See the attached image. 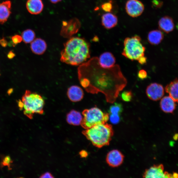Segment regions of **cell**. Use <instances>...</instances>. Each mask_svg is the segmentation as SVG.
<instances>
[{
	"label": "cell",
	"instance_id": "ba28073f",
	"mask_svg": "<svg viewBox=\"0 0 178 178\" xmlns=\"http://www.w3.org/2000/svg\"><path fill=\"white\" fill-rule=\"evenodd\" d=\"M144 178H173L172 175L164 171L163 165H154L145 171L143 175Z\"/></svg>",
	"mask_w": 178,
	"mask_h": 178
},
{
	"label": "cell",
	"instance_id": "603a6c76",
	"mask_svg": "<svg viewBox=\"0 0 178 178\" xmlns=\"http://www.w3.org/2000/svg\"><path fill=\"white\" fill-rule=\"evenodd\" d=\"M21 36L23 42L26 44H28L35 39V34L33 30L28 29L22 32Z\"/></svg>",
	"mask_w": 178,
	"mask_h": 178
},
{
	"label": "cell",
	"instance_id": "8fae6325",
	"mask_svg": "<svg viewBox=\"0 0 178 178\" xmlns=\"http://www.w3.org/2000/svg\"><path fill=\"white\" fill-rule=\"evenodd\" d=\"M124 156L120 151L113 150L107 153L106 158L107 163L112 167L120 166L123 162Z\"/></svg>",
	"mask_w": 178,
	"mask_h": 178
},
{
	"label": "cell",
	"instance_id": "4dcf8cb0",
	"mask_svg": "<svg viewBox=\"0 0 178 178\" xmlns=\"http://www.w3.org/2000/svg\"><path fill=\"white\" fill-rule=\"evenodd\" d=\"M152 2L153 6L156 8H161L163 4V2L159 0H153Z\"/></svg>",
	"mask_w": 178,
	"mask_h": 178
},
{
	"label": "cell",
	"instance_id": "7a4b0ae2",
	"mask_svg": "<svg viewBox=\"0 0 178 178\" xmlns=\"http://www.w3.org/2000/svg\"><path fill=\"white\" fill-rule=\"evenodd\" d=\"M61 53V61L72 66H78L90 57L89 45L84 39L73 37L64 44Z\"/></svg>",
	"mask_w": 178,
	"mask_h": 178
},
{
	"label": "cell",
	"instance_id": "74e56055",
	"mask_svg": "<svg viewBox=\"0 0 178 178\" xmlns=\"http://www.w3.org/2000/svg\"><path fill=\"white\" fill-rule=\"evenodd\" d=\"M172 176H173V177L178 178V174L176 173H174L172 175Z\"/></svg>",
	"mask_w": 178,
	"mask_h": 178
},
{
	"label": "cell",
	"instance_id": "f1b7e54d",
	"mask_svg": "<svg viewBox=\"0 0 178 178\" xmlns=\"http://www.w3.org/2000/svg\"><path fill=\"white\" fill-rule=\"evenodd\" d=\"M138 76L139 78L141 80L146 79L148 77L147 72L144 70H140L138 73Z\"/></svg>",
	"mask_w": 178,
	"mask_h": 178
},
{
	"label": "cell",
	"instance_id": "3957f363",
	"mask_svg": "<svg viewBox=\"0 0 178 178\" xmlns=\"http://www.w3.org/2000/svg\"><path fill=\"white\" fill-rule=\"evenodd\" d=\"M82 133L94 146L99 148L108 145L114 135L112 126L106 123L86 129Z\"/></svg>",
	"mask_w": 178,
	"mask_h": 178
},
{
	"label": "cell",
	"instance_id": "d6986e66",
	"mask_svg": "<svg viewBox=\"0 0 178 178\" xmlns=\"http://www.w3.org/2000/svg\"><path fill=\"white\" fill-rule=\"evenodd\" d=\"M30 48L32 52L35 54L41 55L46 51L47 45L44 40L38 38L35 39L31 43Z\"/></svg>",
	"mask_w": 178,
	"mask_h": 178
},
{
	"label": "cell",
	"instance_id": "4fadbf2b",
	"mask_svg": "<svg viewBox=\"0 0 178 178\" xmlns=\"http://www.w3.org/2000/svg\"><path fill=\"white\" fill-rule=\"evenodd\" d=\"M158 26L161 30L169 34L173 31L175 28L173 19L169 16H165L159 20Z\"/></svg>",
	"mask_w": 178,
	"mask_h": 178
},
{
	"label": "cell",
	"instance_id": "f35d334b",
	"mask_svg": "<svg viewBox=\"0 0 178 178\" xmlns=\"http://www.w3.org/2000/svg\"><path fill=\"white\" fill-rule=\"evenodd\" d=\"M0 75H1V74H0Z\"/></svg>",
	"mask_w": 178,
	"mask_h": 178
},
{
	"label": "cell",
	"instance_id": "5b68a950",
	"mask_svg": "<svg viewBox=\"0 0 178 178\" xmlns=\"http://www.w3.org/2000/svg\"><path fill=\"white\" fill-rule=\"evenodd\" d=\"M124 47L122 55L132 61H138L140 57L144 56L145 48L139 36L126 38L124 41Z\"/></svg>",
	"mask_w": 178,
	"mask_h": 178
},
{
	"label": "cell",
	"instance_id": "6da1fadb",
	"mask_svg": "<svg viewBox=\"0 0 178 178\" xmlns=\"http://www.w3.org/2000/svg\"><path fill=\"white\" fill-rule=\"evenodd\" d=\"M94 59L95 64L91 76L89 91L94 94L103 93L107 102L113 103L120 92L126 87L127 80L117 65L111 68L105 69L100 66L98 58Z\"/></svg>",
	"mask_w": 178,
	"mask_h": 178
},
{
	"label": "cell",
	"instance_id": "7c38bea8",
	"mask_svg": "<svg viewBox=\"0 0 178 178\" xmlns=\"http://www.w3.org/2000/svg\"><path fill=\"white\" fill-rule=\"evenodd\" d=\"M116 62L114 56L109 52H106L102 54L98 58L100 66L105 69L111 68L114 66Z\"/></svg>",
	"mask_w": 178,
	"mask_h": 178
},
{
	"label": "cell",
	"instance_id": "836d02e7",
	"mask_svg": "<svg viewBox=\"0 0 178 178\" xmlns=\"http://www.w3.org/2000/svg\"><path fill=\"white\" fill-rule=\"evenodd\" d=\"M40 178H53L51 174L49 172H46V173L42 175L40 177Z\"/></svg>",
	"mask_w": 178,
	"mask_h": 178
},
{
	"label": "cell",
	"instance_id": "30bf717a",
	"mask_svg": "<svg viewBox=\"0 0 178 178\" xmlns=\"http://www.w3.org/2000/svg\"><path fill=\"white\" fill-rule=\"evenodd\" d=\"M164 91L162 85L157 83H153L148 86L146 93L150 99L157 101L163 98L164 95Z\"/></svg>",
	"mask_w": 178,
	"mask_h": 178
},
{
	"label": "cell",
	"instance_id": "9c48e42d",
	"mask_svg": "<svg viewBox=\"0 0 178 178\" xmlns=\"http://www.w3.org/2000/svg\"><path fill=\"white\" fill-rule=\"evenodd\" d=\"M144 9V4L139 0H128L126 5V10L130 17H139L143 12Z\"/></svg>",
	"mask_w": 178,
	"mask_h": 178
},
{
	"label": "cell",
	"instance_id": "d4e9b609",
	"mask_svg": "<svg viewBox=\"0 0 178 178\" xmlns=\"http://www.w3.org/2000/svg\"><path fill=\"white\" fill-rule=\"evenodd\" d=\"M122 99L126 102H130L133 98V94L131 91H126L123 92L121 95Z\"/></svg>",
	"mask_w": 178,
	"mask_h": 178
},
{
	"label": "cell",
	"instance_id": "484cf974",
	"mask_svg": "<svg viewBox=\"0 0 178 178\" xmlns=\"http://www.w3.org/2000/svg\"><path fill=\"white\" fill-rule=\"evenodd\" d=\"M12 162L13 161L10 156H5L2 159L1 167L7 166L9 168H10Z\"/></svg>",
	"mask_w": 178,
	"mask_h": 178
},
{
	"label": "cell",
	"instance_id": "ffe728a7",
	"mask_svg": "<svg viewBox=\"0 0 178 178\" xmlns=\"http://www.w3.org/2000/svg\"><path fill=\"white\" fill-rule=\"evenodd\" d=\"M164 38V35L162 31L158 30L151 31L149 32L148 39L149 43L154 45L160 43Z\"/></svg>",
	"mask_w": 178,
	"mask_h": 178
},
{
	"label": "cell",
	"instance_id": "d590c367",
	"mask_svg": "<svg viewBox=\"0 0 178 178\" xmlns=\"http://www.w3.org/2000/svg\"><path fill=\"white\" fill-rule=\"evenodd\" d=\"M15 56V54L12 51H10L8 54L7 57L10 59L13 58Z\"/></svg>",
	"mask_w": 178,
	"mask_h": 178
},
{
	"label": "cell",
	"instance_id": "9a60e30c",
	"mask_svg": "<svg viewBox=\"0 0 178 178\" xmlns=\"http://www.w3.org/2000/svg\"><path fill=\"white\" fill-rule=\"evenodd\" d=\"M26 7L29 12L33 15L40 14L44 8V4L42 0H28Z\"/></svg>",
	"mask_w": 178,
	"mask_h": 178
},
{
	"label": "cell",
	"instance_id": "1f68e13d",
	"mask_svg": "<svg viewBox=\"0 0 178 178\" xmlns=\"http://www.w3.org/2000/svg\"><path fill=\"white\" fill-rule=\"evenodd\" d=\"M141 64H144L146 63L147 61V58L144 56L140 57L138 61Z\"/></svg>",
	"mask_w": 178,
	"mask_h": 178
},
{
	"label": "cell",
	"instance_id": "8d00e7d4",
	"mask_svg": "<svg viewBox=\"0 0 178 178\" xmlns=\"http://www.w3.org/2000/svg\"><path fill=\"white\" fill-rule=\"evenodd\" d=\"M51 2L53 4L57 3L62 1V0H50Z\"/></svg>",
	"mask_w": 178,
	"mask_h": 178
},
{
	"label": "cell",
	"instance_id": "7402d4cb",
	"mask_svg": "<svg viewBox=\"0 0 178 178\" xmlns=\"http://www.w3.org/2000/svg\"><path fill=\"white\" fill-rule=\"evenodd\" d=\"M83 116L77 111L72 110L67 114L66 120L68 123L73 126H79L82 120Z\"/></svg>",
	"mask_w": 178,
	"mask_h": 178
},
{
	"label": "cell",
	"instance_id": "5bb4252c",
	"mask_svg": "<svg viewBox=\"0 0 178 178\" xmlns=\"http://www.w3.org/2000/svg\"><path fill=\"white\" fill-rule=\"evenodd\" d=\"M176 102L169 96L163 97L160 102L161 109L165 113H172L176 110Z\"/></svg>",
	"mask_w": 178,
	"mask_h": 178
},
{
	"label": "cell",
	"instance_id": "f546056e",
	"mask_svg": "<svg viewBox=\"0 0 178 178\" xmlns=\"http://www.w3.org/2000/svg\"><path fill=\"white\" fill-rule=\"evenodd\" d=\"M110 120L111 122L113 123L116 124L119 121L120 119L119 115L111 114Z\"/></svg>",
	"mask_w": 178,
	"mask_h": 178
},
{
	"label": "cell",
	"instance_id": "52a82bcc",
	"mask_svg": "<svg viewBox=\"0 0 178 178\" xmlns=\"http://www.w3.org/2000/svg\"><path fill=\"white\" fill-rule=\"evenodd\" d=\"M81 26L80 21L76 18H74L68 21H63L61 30V35L66 38H71L79 31Z\"/></svg>",
	"mask_w": 178,
	"mask_h": 178
},
{
	"label": "cell",
	"instance_id": "2e32d148",
	"mask_svg": "<svg viewBox=\"0 0 178 178\" xmlns=\"http://www.w3.org/2000/svg\"><path fill=\"white\" fill-rule=\"evenodd\" d=\"M11 2L9 1L0 3V23L3 24L7 21L11 14Z\"/></svg>",
	"mask_w": 178,
	"mask_h": 178
},
{
	"label": "cell",
	"instance_id": "cb8c5ba5",
	"mask_svg": "<svg viewBox=\"0 0 178 178\" xmlns=\"http://www.w3.org/2000/svg\"><path fill=\"white\" fill-rule=\"evenodd\" d=\"M122 110V107L121 104L115 103L111 106L110 112L111 114L119 115Z\"/></svg>",
	"mask_w": 178,
	"mask_h": 178
},
{
	"label": "cell",
	"instance_id": "e0dca14e",
	"mask_svg": "<svg viewBox=\"0 0 178 178\" xmlns=\"http://www.w3.org/2000/svg\"><path fill=\"white\" fill-rule=\"evenodd\" d=\"M67 94L69 99L73 102L80 101L83 98L84 94L81 88L76 85H73L70 87Z\"/></svg>",
	"mask_w": 178,
	"mask_h": 178
},
{
	"label": "cell",
	"instance_id": "4316f807",
	"mask_svg": "<svg viewBox=\"0 0 178 178\" xmlns=\"http://www.w3.org/2000/svg\"><path fill=\"white\" fill-rule=\"evenodd\" d=\"M101 8L106 12H111L113 8L112 2L110 1L103 3L102 5Z\"/></svg>",
	"mask_w": 178,
	"mask_h": 178
},
{
	"label": "cell",
	"instance_id": "83f0119b",
	"mask_svg": "<svg viewBox=\"0 0 178 178\" xmlns=\"http://www.w3.org/2000/svg\"><path fill=\"white\" fill-rule=\"evenodd\" d=\"M12 40L13 44L16 45L21 43L22 41V39L21 36L16 35L12 37Z\"/></svg>",
	"mask_w": 178,
	"mask_h": 178
},
{
	"label": "cell",
	"instance_id": "44dd1931",
	"mask_svg": "<svg viewBox=\"0 0 178 178\" xmlns=\"http://www.w3.org/2000/svg\"><path fill=\"white\" fill-rule=\"evenodd\" d=\"M165 90L172 99L178 103V79H176L167 85Z\"/></svg>",
	"mask_w": 178,
	"mask_h": 178
},
{
	"label": "cell",
	"instance_id": "277c9868",
	"mask_svg": "<svg viewBox=\"0 0 178 178\" xmlns=\"http://www.w3.org/2000/svg\"><path fill=\"white\" fill-rule=\"evenodd\" d=\"M44 101L41 96L26 90L21 101L19 100L18 105L21 110H23L24 114L30 119L35 114H43Z\"/></svg>",
	"mask_w": 178,
	"mask_h": 178
},
{
	"label": "cell",
	"instance_id": "ac0fdd59",
	"mask_svg": "<svg viewBox=\"0 0 178 178\" xmlns=\"http://www.w3.org/2000/svg\"><path fill=\"white\" fill-rule=\"evenodd\" d=\"M102 25L107 29H111L115 27L118 23V18L115 15L111 13H107L102 16Z\"/></svg>",
	"mask_w": 178,
	"mask_h": 178
},
{
	"label": "cell",
	"instance_id": "d6a6232c",
	"mask_svg": "<svg viewBox=\"0 0 178 178\" xmlns=\"http://www.w3.org/2000/svg\"><path fill=\"white\" fill-rule=\"evenodd\" d=\"M0 44L4 47H6L7 45V41L5 39H3L0 40Z\"/></svg>",
	"mask_w": 178,
	"mask_h": 178
},
{
	"label": "cell",
	"instance_id": "e575fe53",
	"mask_svg": "<svg viewBox=\"0 0 178 178\" xmlns=\"http://www.w3.org/2000/svg\"><path fill=\"white\" fill-rule=\"evenodd\" d=\"M81 157H87L88 155V153L85 150H82L80 153Z\"/></svg>",
	"mask_w": 178,
	"mask_h": 178
},
{
	"label": "cell",
	"instance_id": "8992f818",
	"mask_svg": "<svg viewBox=\"0 0 178 178\" xmlns=\"http://www.w3.org/2000/svg\"><path fill=\"white\" fill-rule=\"evenodd\" d=\"M80 125L85 129H88L99 124L106 123L109 119L107 113L102 112L96 107L84 110Z\"/></svg>",
	"mask_w": 178,
	"mask_h": 178
}]
</instances>
